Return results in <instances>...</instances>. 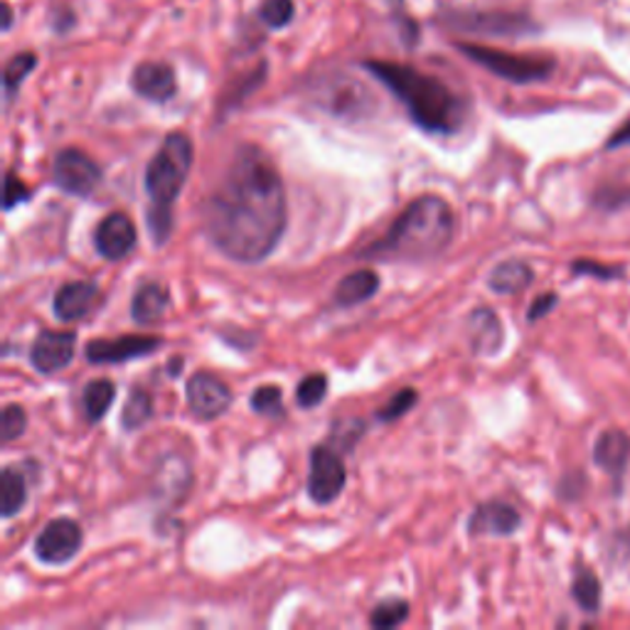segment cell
Here are the masks:
<instances>
[{
  "label": "cell",
  "instance_id": "obj_1",
  "mask_svg": "<svg viewBox=\"0 0 630 630\" xmlns=\"http://www.w3.org/2000/svg\"><path fill=\"white\" fill-rule=\"evenodd\" d=\"M286 219L274 160L259 146H242L203 205L207 239L232 262L259 264L282 242Z\"/></svg>",
  "mask_w": 630,
  "mask_h": 630
},
{
  "label": "cell",
  "instance_id": "obj_2",
  "mask_svg": "<svg viewBox=\"0 0 630 630\" xmlns=\"http://www.w3.org/2000/svg\"><path fill=\"white\" fill-rule=\"evenodd\" d=\"M363 67L404 104L409 118L422 131L451 136L463 126L466 102L442 79L419 72L416 67L382 59H367Z\"/></svg>",
  "mask_w": 630,
  "mask_h": 630
},
{
  "label": "cell",
  "instance_id": "obj_3",
  "mask_svg": "<svg viewBox=\"0 0 630 630\" xmlns=\"http://www.w3.org/2000/svg\"><path fill=\"white\" fill-rule=\"evenodd\" d=\"M456 215L444 197L424 195L414 199L387 234L367 247L359 259L377 262H426L444 254L454 242Z\"/></svg>",
  "mask_w": 630,
  "mask_h": 630
},
{
  "label": "cell",
  "instance_id": "obj_4",
  "mask_svg": "<svg viewBox=\"0 0 630 630\" xmlns=\"http://www.w3.org/2000/svg\"><path fill=\"white\" fill-rule=\"evenodd\" d=\"M190 168H193V141L185 134H168L146 168V193L151 197L148 229L156 244H165L173 232V203L183 193Z\"/></svg>",
  "mask_w": 630,
  "mask_h": 630
},
{
  "label": "cell",
  "instance_id": "obj_5",
  "mask_svg": "<svg viewBox=\"0 0 630 630\" xmlns=\"http://www.w3.org/2000/svg\"><path fill=\"white\" fill-rule=\"evenodd\" d=\"M458 49L471 59V62L488 69L490 75H495L505 82L513 84H535L545 82V79L554 72V59L552 57H539V55H513L503 53L495 47L483 45H458Z\"/></svg>",
  "mask_w": 630,
  "mask_h": 630
},
{
  "label": "cell",
  "instance_id": "obj_6",
  "mask_svg": "<svg viewBox=\"0 0 630 630\" xmlns=\"http://www.w3.org/2000/svg\"><path fill=\"white\" fill-rule=\"evenodd\" d=\"M347 483L345 461L333 446H316L311 451V473H308V495L318 505H330L340 497Z\"/></svg>",
  "mask_w": 630,
  "mask_h": 630
},
{
  "label": "cell",
  "instance_id": "obj_7",
  "mask_svg": "<svg viewBox=\"0 0 630 630\" xmlns=\"http://www.w3.org/2000/svg\"><path fill=\"white\" fill-rule=\"evenodd\" d=\"M102 168L79 148H65L55 156L53 177L59 190L75 197H89L102 183Z\"/></svg>",
  "mask_w": 630,
  "mask_h": 630
},
{
  "label": "cell",
  "instance_id": "obj_8",
  "mask_svg": "<svg viewBox=\"0 0 630 630\" xmlns=\"http://www.w3.org/2000/svg\"><path fill=\"white\" fill-rule=\"evenodd\" d=\"M82 527L69 517H57L53 523H47L35 539V557L43 564L62 566L72 562L79 549H82Z\"/></svg>",
  "mask_w": 630,
  "mask_h": 630
},
{
  "label": "cell",
  "instance_id": "obj_9",
  "mask_svg": "<svg viewBox=\"0 0 630 630\" xmlns=\"http://www.w3.org/2000/svg\"><path fill=\"white\" fill-rule=\"evenodd\" d=\"M185 397L190 412L203 419V422H213V419L222 416L232 406V389L213 373H197L190 377Z\"/></svg>",
  "mask_w": 630,
  "mask_h": 630
},
{
  "label": "cell",
  "instance_id": "obj_10",
  "mask_svg": "<svg viewBox=\"0 0 630 630\" xmlns=\"http://www.w3.org/2000/svg\"><path fill=\"white\" fill-rule=\"evenodd\" d=\"M160 345H163L160 337L122 335L112 340H92V343H87L84 355L92 365H118L128 363V359L151 355Z\"/></svg>",
  "mask_w": 630,
  "mask_h": 630
},
{
  "label": "cell",
  "instance_id": "obj_11",
  "mask_svg": "<svg viewBox=\"0 0 630 630\" xmlns=\"http://www.w3.org/2000/svg\"><path fill=\"white\" fill-rule=\"evenodd\" d=\"M77 337L69 330H43L30 347V363L39 375H55L75 359Z\"/></svg>",
  "mask_w": 630,
  "mask_h": 630
},
{
  "label": "cell",
  "instance_id": "obj_12",
  "mask_svg": "<svg viewBox=\"0 0 630 630\" xmlns=\"http://www.w3.org/2000/svg\"><path fill=\"white\" fill-rule=\"evenodd\" d=\"M138 242L136 225L131 222V217L124 213H112L106 215L102 222H99L94 232V247L96 252L102 254L108 262H118V259H126L134 252V247Z\"/></svg>",
  "mask_w": 630,
  "mask_h": 630
},
{
  "label": "cell",
  "instance_id": "obj_13",
  "mask_svg": "<svg viewBox=\"0 0 630 630\" xmlns=\"http://www.w3.org/2000/svg\"><path fill=\"white\" fill-rule=\"evenodd\" d=\"M523 517H519L513 505L503 500H490V503L478 505L468 519V535L471 537H509L515 535Z\"/></svg>",
  "mask_w": 630,
  "mask_h": 630
},
{
  "label": "cell",
  "instance_id": "obj_14",
  "mask_svg": "<svg viewBox=\"0 0 630 630\" xmlns=\"http://www.w3.org/2000/svg\"><path fill=\"white\" fill-rule=\"evenodd\" d=\"M448 23L466 33H485V35H529L537 33V25L525 15L513 13H463L451 15Z\"/></svg>",
  "mask_w": 630,
  "mask_h": 630
},
{
  "label": "cell",
  "instance_id": "obj_15",
  "mask_svg": "<svg viewBox=\"0 0 630 630\" xmlns=\"http://www.w3.org/2000/svg\"><path fill=\"white\" fill-rule=\"evenodd\" d=\"M131 89L148 102H168L177 92L173 67L165 62H141L131 72Z\"/></svg>",
  "mask_w": 630,
  "mask_h": 630
},
{
  "label": "cell",
  "instance_id": "obj_16",
  "mask_svg": "<svg viewBox=\"0 0 630 630\" xmlns=\"http://www.w3.org/2000/svg\"><path fill=\"white\" fill-rule=\"evenodd\" d=\"M102 303V291L92 282H69L55 294V316L65 323L82 320Z\"/></svg>",
  "mask_w": 630,
  "mask_h": 630
},
{
  "label": "cell",
  "instance_id": "obj_17",
  "mask_svg": "<svg viewBox=\"0 0 630 630\" xmlns=\"http://www.w3.org/2000/svg\"><path fill=\"white\" fill-rule=\"evenodd\" d=\"M630 461V436L621 428L598 434L594 444V463L611 478H623Z\"/></svg>",
  "mask_w": 630,
  "mask_h": 630
},
{
  "label": "cell",
  "instance_id": "obj_18",
  "mask_svg": "<svg viewBox=\"0 0 630 630\" xmlns=\"http://www.w3.org/2000/svg\"><path fill=\"white\" fill-rule=\"evenodd\" d=\"M318 102L335 116H365L373 106V99L365 92V87L357 82H343V87L330 84Z\"/></svg>",
  "mask_w": 630,
  "mask_h": 630
},
{
  "label": "cell",
  "instance_id": "obj_19",
  "mask_svg": "<svg viewBox=\"0 0 630 630\" xmlns=\"http://www.w3.org/2000/svg\"><path fill=\"white\" fill-rule=\"evenodd\" d=\"M468 335H471V347L478 355H493L503 345V325L500 318L490 308H478L468 318Z\"/></svg>",
  "mask_w": 630,
  "mask_h": 630
},
{
  "label": "cell",
  "instance_id": "obj_20",
  "mask_svg": "<svg viewBox=\"0 0 630 630\" xmlns=\"http://www.w3.org/2000/svg\"><path fill=\"white\" fill-rule=\"evenodd\" d=\"M535 282V272L529 268V264L519 262V259H507V262L497 264L493 272H490L488 278V286L493 288L495 294H519L525 291V288Z\"/></svg>",
  "mask_w": 630,
  "mask_h": 630
},
{
  "label": "cell",
  "instance_id": "obj_21",
  "mask_svg": "<svg viewBox=\"0 0 630 630\" xmlns=\"http://www.w3.org/2000/svg\"><path fill=\"white\" fill-rule=\"evenodd\" d=\"M379 291V276L369 268H363V272L347 274L343 282L335 288V303L340 308H353L359 306L373 298Z\"/></svg>",
  "mask_w": 630,
  "mask_h": 630
},
{
  "label": "cell",
  "instance_id": "obj_22",
  "mask_svg": "<svg viewBox=\"0 0 630 630\" xmlns=\"http://www.w3.org/2000/svg\"><path fill=\"white\" fill-rule=\"evenodd\" d=\"M168 306H170V298H168L165 288L151 282V284H144L136 291L134 301H131V316L136 323L153 325L160 318H163Z\"/></svg>",
  "mask_w": 630,
  "mask_h": 630
},
{
  "label": "cell",
  "instance_id": "obj_23",
  "mask_svg": "<svg viewBox=\"0 0 630 630\" xmlns=\"http://www.w3.org/2000/svg\"><path fill=\"white\" fill-rule=\"evenodd\" d=\"M0 490H3V495H0V513H3V517H15L27 503L25 476L13 466L3 468V473H0Z\"/></svg>",
  "mask_w": 630,
  "mask_h": 630
},
{
  "label": "cell",
  "instance_id": "obj_24",
  "mask_svg": "<svg viewBox=\"0 0 630 630\" xmlns=\"http://www.w3.org/2000/svg\"><path fill=\"white\" fill-rule=\"evenodd\" d=\"M116 397V387L108 379H94L89 382L82 392V404H84V414L89 424H99L106 416L108 409L114 404Z\"/></svg>",
  "mask_w": 630,
  "mask_h": 630
},
{
  "label": "cell",
  "instance_id": "obj_25",
  "mask_svg": "<svg viewBox=\"0 0 630 630\" xmlns=\"http://www.w3.org/2000/svg\"><path fill=\"white\" fill-rule=\"evenodd\" d=\"M572 596L584 614H598V608H602V582H598L592 569L582 566L574 574Z\"/></svg>",
  "mask_w": 630,
  "mask_h": 630
},
{
  "label": "cell",
  "instance_id": "obj_26",
  "mask_svg": "<svg viewBox=\"0 0 630 630\" xmlns=\"http://www.w3.org/2000/svg\"><path fill=\"white\" fill-rule=\"evenodd\" d=\"M153 419V399L151 394H146L144 389L134 387L131 394H128L124 412H122V426L124 432H136V428L146 426Z\"/></svg>",
  "mask_w": 630,
  "mask_h": 630
},
{
  "label": "cell",
  "instance_id": "obj_27",
  "mask_svg": "<svg viewBox=\"0 0 630 630\" xmlns=\"http://www.w3.org/2000/svg\"><path fill=\"white\" fill-rule=\"evenodd\" d=\"M409 618V604L404 598H385L382 604H377L369 614V626L373 628H397L402 626Z\"/></svg>",
  "mask_w": 630,
  "mask_h": 630
},
{
  "label": "cell",
  "instance_id": "obj_28",
  "mask_svg": "<svg viewBox=\"0 0 630 630\" xmlns=\"http://www.w3.org/2000/svg\"><path fill=\"white\" fill-rule=\"evenodd\" d=\"M37 65V57L33 53H23V55H15L10 62L5 65V72H3V87H5V99L15 96V92L20 89V84L25 82V77L33 72Z\"/></svg>",
  "mask_w": 630,
  "mask_h": 630
},
{
  "label": "cell",
  "instance_id": "obj_29",
  "mask_svg": "<svg viewBox=\"0 0 630 630\" xmlns=\"http://www.w3.org/2000/svg\"><path fill=\"white\" fill-rule=\"evenodd\" d=\"M249 404L256 414H264V416H284V394H282V387L276 385H264L259 387L252 392V399H249Z\"/></svg>",
  "mask_w": 630,
  "mask_h": 630
},
{
  "label": "cell",
  "instance_id": "obj_30",
  "mask_svg": "<svg viewBox=\"0 0 630 630\" xmlns=\"http://www.w3.org/2000/svg\"><path fill=\"white\" fill-rule=\"evenodd\" d=\"M325 394H328L325 375H308L301 379V382H298V389H296V399L301 409L318 406L325 399Z\"/></svg>",
  "mask_w": 630,
  "mask_h": 630
},
{
  "label": "cell",
  "instance_id": "obj_31",
  "mask_svg": "<svg viewBox=\"0 0 630 630\" xmlns=\"http://www.w3.org/2000/svg\"><path fill=\"white\" fill-rule=\"evenodd\" d=\"M25 428H27L25 409L20 404H8L3 409V414H0V434H3V442L5 444L15 442V438L25 434Z\"/></svg>",
  "mask_w": 630,
  "mask_h": 630
},
{
  "label": "cell",
  "instance_id": "obj_32",
  "mask_svg": "<svg viewBox=\"0 0 630 630\" xmlns=\"http://www.w3.org/2000/svg\"><path fill=\"white\" fill-rule=\"evenodd\" d=\"M259 15L268 27H286L294 20V0H264Z\"/></svg>",
  "mask_w": 630,
  "mask_h": 630
},
{
  "label": "cell",
  "instance_id": "obj_33",
  "mask_svg": "<svg viewBox=\"0 0 630 630\" xmlns=\"http://www.w3.org/2000/svg\"><path fill=\"white\" fill-rule=\"evenodd\" d=\"M416 399H419L416 389H402V392H397L382 409H379L377 419H379V422H382V424L394 422V419L404 416V414L409 412V409H412V406L416 404Z\"/></svg>",
  "mask_w": 630,
  "mask_h": 630
},
{
  "label": "cell",
  "instance_id": "obj_34",
  "mask_svg": "<svg viewBox=\"0 0 630 630\" xmlns=\"http://www.w3.org/2000/svg\"><path fill=\"white\" fill-rule=\"evenodd\" d=\"M333 448H343V451H350V448H355V444L363 438L365 434V422L363 419H347V422H340L333 426Z\"/></svg>",
  "mask_w": 630,
  "mask_h": 630
},
{
  "label": "cell",
  "instance_id": "obj_35",
  "mask_svg": "<svg viewBox=\"0 0 630 630\" xmlns=\"http://www.w3.org/2000/svg\"><path fill=\"white\" fill-rule=\"evenodd\" d=\"M630 203V187L616 185V187H602L594 195V205L606 209V213H616Z\"/></svg>",
  "mask_w": 630,
  "mask_h": 630
},
{
  "label": "cell",
  "instance_id": "obj_36",
  "mask_svg": "<svg viewBox=\"0 0 630 630\" xmlns=\"http://www.w3.org/2000/svg\"><path fill=\"white\" fill-rule=\"evenodd\" d=\"M27 199H30V187L13 173V170H8V175H5V190H3V207H5V213H10V209L18 207L20 203H27Z\"/></svg>",
  "mask_w": 630,
  "mask_h": 630
},
{
  "label": "cell",
  "instance_id": "obj_37",
  "mask_svg": "<svg viewBox=\"0 0 630 630\" xmlns=\"http://www.w3.org/2000/svg\"><path fill=\"white\" fill-rule=\"evenodd\" d=\"M572 272L579 276H594V278H604V282H614V278L623 276V268L618 266H606L598 262H574Z\"/></svg>",
  "mask_w": 630,
  "mask_h": 630
},
{
  "label": "cell",
  "instance_id": "obj_38",
  "mask_svg": "<svg viewBox=\"0 0 630 630\" xmlns=\"http://www.w3.org/2000/svg\"><path fill=\"white\" fill-rule=\"evenodd\" d=\"M559 303V298H557V294H542L537 298V301L529 306V311H527V320L529 323H535V320H539V318H545L549 311H552V308Z\"/></svg>",
  "mask_w": 630,
  "mask_h": 630
},
{
  "label": "cell",
  "instance_id": "obj_39",
  "mask_svg": "<svg viewBox=\"0 0 630 630\" xmlns=\"http://www.w3.org/2000/svg\"><path fill=\"white\" fill-rule=\"evenodd\" d=\"M626 146H630V118L621 128H616L611 138H608L606 151H616V148H626Z\"/></svg>",
  "mask_w": 630,
  "mask_h": 630
},
{
  "label": "cell",
  "instance_id": "obj_40",
  "mask_svg": "<svg viewBox=\"0 0 630 630\" xmlns=\"http://www.w3.org/2000/svg\"><path fill=\"white\" fill-rule=\"evenodd\" d=\"M168 369H170V373H173L170 377H177L180 369H183V359H173V363L168 365Z\"/></svg>",
  "mask_w": 630,
  "mask_h": 630
},
{
  "label": "cell",
  "instance_id": "obj_41",
  "mask_svg": "<svg viewBox=\"0 0 630 630\" xmlns=\"http://www.w3.org/2000/svg\"><path fill=\"white\" fill-rule=\"evenodd\" d=\"M3 13H5V23H3V27H5V30H10V23H13V10H10V5H5V8H3Z\"/></svg>",
  "mask_w": 630,
  "mask_h": 630
},
{
  "label": "cell",
  "instance_id": "obj_42",
  "mask_svg": "<svg viewBox=\"0 0 630 630\" xmlns=\"http://www.w3.org/2000/svg\"><path fill=\"white\" fill-rule=\"evenodd\" d=\"M626 542H628V552H630V527H628V535H626Z\"/></svg>",
  "mask_w": 630,
  "mask_h": 630
}]
</instances>
